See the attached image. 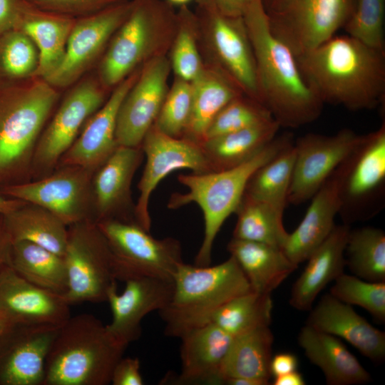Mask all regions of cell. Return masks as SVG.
Segmentation results:
<instances>
[{"instance_id": "9c48e42d", "label": "cell", "mask_w": 385, "mask_h": 385, "mask_svg": "<svg viewBox=\"0 0 385 385\" xmlns=\"http://www.w3.org/2000/svg\"><path fill=\"white\" fill-rule=\"evenodd\" d=\"M63 259L68 275L63 298L70 306L107 301L116 279L110 248L95 222L85 220L68 227Z\"/></svg>"}, {"instance_id": "4dcf8cb0", "label": "cell", "mask_w": 385, "mask_h": 385, "mask_svg": "<svg viewBox=\"0 0 385 385\" xmlns=\"http://www.w3.org/2000/svg\"><path fill=\"white\" fill-rule=\"evenodd\" d=\"M19 22L38 50L35 73L45 79L63 60L75 21L70 16L41 10L27 1Z\"/></svg>"}, {"instance_id": "4fadbf2b", "label": "cell", "mask_w": 385, "mask_h": 385, "mask_svg": "<svg viewBox=\"0 0 385 385\" xmlns=\"http://www.w3.org/2000/svg\"><path fill=\"white\" fill-rule=\"evenodd\" d=\"M140 146L146 163L138 184L139 195L135 204V219L138 225L150 232V197L163 178L181 169L197 174L212 171L199 144L168 135L154 125L146 133Z\"/></svg>"}, {"instance_id": "681fc988", "label": "cell", "mask_w": 385, "mask_h": 385, "mask_svg": "<svg viewBox=\"0 0 385 385\" xmlns=\"http://www.w3.org/2000/svg\"><path fill=\"white\" fill-rule=\"evenodd\" d=\"M298 366L297 356L289 352L278 353L272 357L270 372L274 377L282 376L294 371Z\"/></svg>"}, {"instance_id": "2e32d148", "label": "cell", "mask_w": 385, "mask_h": 385, "mask_svg": "<svg viewBox=\"0 0 385 385\" xmlns=\"http://www.w3.org/2000/svg\"><path fill=\"white\" fill-rule=\"evenodd\" d=\"M168 61L161 55L150 59L123 98L117 117L118 145L138 147L154 125L168 93Z\"/></svg>"}, {"instance_id": "c3c4849f", "label": "cell", "mask_w": 385, "mask_h": 385, "mask_svg": "<svg viewBox=\"0 0 385 385\" xmlns=\"http://www.w3.org/2000/svg\"><path fill=\"white\" fill-rule=\"evenodd\" d=\"M27 0H0V31L19 23Z\"/></svg>"}, {"instance_id": "8fae6325", "label": "cell", "mask_w": 385, "mask_h": 385, "mask_svg": "<svg viewBox=\"0 0 385 385\" xmlns=\"http://www.w3.org/2000/svg\"><path fill=\"white\" fill-rule=\"evenodd\" d=\"M93 173L78 166H60L42 178L4 185L1 194L43 207L68 227L94 222Z\"/></svg>"}, {"instance_id": "7a4b0ae2", "label": "cell", "mask_w": 385, "mask_h": 385, "mask_svg": "<svg viewBox=\"0 0 385 385\" xmlns=\"http://www.w3.org/2000/svg\"><path fill=\"white\" fill-rule=\"evenodd\" d=\"M242 18L255 58L259 101L280 127L299 128L317 120L324 103L304 78L297 57L271 32L262 0H251Z\"/></svg>"}, {"instance_id": "8992f818", "label": "cell", "mask_w": 385, "mask_h": 385, "mask_svg": "<svg viewBox=\"0 0 385 385\" xmlns=\"http://www.w3.org/2000/svg\"><path fill=\"white\" fill-rule=\"evenodd\" d=\"M57 98L45 81L0 103V183L31 179L35 148Z\"/></svg>"}, {"instance_id": "ac0fdd59", "label": "cell", "mask_w": 385, "mask_h": 385, "mask_svg": "<svg viewBox=\"0 0 385 385\" xmlns=\"http://www.w3.org/2000/svg\"><path fill=\"white\" fill-rule=\"evenodd\" d=\"M61 326L6 327L0 335V385H43L46 356Z\"/></svg>"}, {"instance_id": "ee69618b", "label": "cell", "mask_w": 385, "mask_h": 385, "mask_svg": "<svg viewBox=\"0 0 385 385\" xmlns=\"http://www.w3.org/2000/svg\"><path fill=\"white\" fill-rule=\"evenodd\" d=\"M177 17L180 26L173 48L171 64L178 78L192 83L205 70L191 31L195 19L185 5Z\"/></svg>"}, {"instance_id": "ba28073f", "label": "cell", "mask_w": 385, "mask_h": 385, "mask_svg": "<svg viewBox=\"0 0 385 385\" xmlns=\"http://www.w3.org/2000/svg\"><path fill=\"white\" fill-rule=\"evenodd\" d=\"M177 20L168 2L132 0L130 11L116 31L101 63L100 74L107 86L118 85L158 48Z\"/></svg>"}, {"instance_id": "836d02e7", "label": "cell", "mask_w": 385, "mask_h": 385, "mask_svg": "<svg viewBox=\"0 0 385 385\" xmlns=\"http://www.w3.org/2000/svg\"><path fill=\"white\" fill-rule=\"evenodd\" d=\"M7 263L31 284L61 295L68 289V275L63 257L26 240L12 242Z\"/></svg>"}, {"instance_id": "52a82bcc", "label": "cell", "mask_w": 385, "mask_h": 385, "mask_svg": "<svg viewBox=\"0 0 385 385\" xmlns=\"http://www.w3.org/2000/svg\"><path fill=\"white\" fill-rule=\"evenodd\" d=\"M96 225L110 248L116 281L138 277L173 281L184 262L181 244L175 238L158 239L136 223L117 220Z\"/></svg>"}, {"instance_id": "7402d4cb", "label": "cell", "mask_w": 385, "mask_h": 385, "mask_svg": "<svg viewBox=\"0 0 385 385\" xmlns=\"http://www.w3.org/2000/svg\"><path fill=\"white\" fill-rule=\"evenodd\" d=\"M125 283L122 293H118L116 286L108 294L106 302L110 305L112 319L106 327L117 341L128 346L141 337L144 317L168 305L173 282L159 278L138 277Z\"/></svg>"}, {"instance_id": "7dc6e473", "label": "cell", "mask_w": 385, "mask_h": 385, "mask_svg": "<svg viewBox=\"0 0 385 385\" xmlns=\"http://www.w3.org/2000/svg\"><path fill=\"white\" fill-rule=\"evenodd\" d=\"M113 385H143L140 362L137 357L123 356L115 364L111 379Z\"/></svg>"}, {"instance_id": "44dd1931", "label": "cell", "mask_w": 385, "mask_h": 385, "mask_svg": "<svg viewBox=\"0 0 385 385\" xmlns=\"http://www.w3.org/2000/svg\"><path fill=\"white\" fill-rule=\"evenodd\" d=\"M63 297L41 289L17 274L8 264L0 270V319L16 324L62 325L70 317Z\"/></svg>"}, {"instance_id": "3957f363", "label": "cell", "mask_w": 385, "mask_h": 385, "mask_svg": "<svg viewBox=\"0 0 385 385\" xmlns=\"http://www.w3.org/2000/svg\"><path fill=\"white\" fill-rule=\"evenodd\" d=\"M127 347L96 316H71L50 346L43 385H108Z\"/></svg>"}, {"instance_id": "cb8c5ba5", "label": "cell", "mask_w": 385, "mask_h": 385, "mask_svg": "<svg viewBox=\"0 0 385 385\" xmlns=\"http://www.w3.org/2000/svg\"><path fill=\"white\" fill-rule=\"evenodd\" d=\"M346 158L311 198L312 202L297 228L288 233L282 250L297 265L307 260L335 225L334 218L342 207V186Z\"/></svg>"}, {"instance_id": "8d00e7d4", "label": "cell", "mask_w": 385, "mask_h": 385, "mask_svg": "<svg viewBox=\"0 0 385 385\" xmlns=\"http://www.w3.org/2000/svg\"><path fill=\"white\" fill-rule=\"evenodd\" d=\"M294 158L293 142L255 171L246 185L244 193L265 202L284 213Z\"/></svg>"}, {"instance_id": "d6986e66", "label": "cell", "mask_w": 385, "mask_h": 385, "mask_svg": "<svg viewBox=\"0 0 385 385\" xmlns=\"http://www.w3.org/2000/svg\"><path fill=\"white\" fill-rule=\"evenodd\" d=\"M143 158L141 146L118 145L95 171L92 189L96 223L107 220L136 223L131 184Z\"/></svg>"}, {"instance_id": "d4e9b609", "label": "cell", "mask_w": 385, "mask_h": 385, "mask_svg": "<svg viewBox=\"0 0 385 385\" xmlns=\"http://www.w3.org/2000/svg\"><path fill=\"white\" fill-rule=\"evenodd\" d=\"M310 310L307 324L346 340L374 361L384 359L385 333L370 324L351 305L327 294Z\"/></svg>"}, {"instance_id": "db71d44e", "label": "cell", "mask_w": 385, "mask_h": 385, "mask_svg": "<svg viewBox=\"0 0 385 385\" xmlns=\"http://www.w3.org/2000/svg\"><path fill=\"white\" fill-rule=\"evenodd\" d=\"M26 202L21 200L4 197L0 194V215H6L19 207Z\"/></svg>"}, {"instance_id": "6f0895ef", "label": "cell", "mask_w": 385, "mask_h": 385, "mask_svg": "<svg viewBox=\"0 0 385 385\" xmlns=\"http://www.w3.org/2000/svg\"><path fill=\"white\" fill-rule=\"evenodd\" d=\"M6 328V325L4 324V322H2L0 319V335L2 334V332L4 331V329Z\"/></svg>"}, {"instance_id": "f35d334b", "label": "cell", "mask_w": 385, "mask_h": 385, "mask_svg": "<svg viewBox=\"0 0 385 385\" xmlns=\"http://www.w3.org/2000/svg\"><path fill=\"white\" fill-rule=\"evenodd\" d=\"M272 308L271 294L250 291L221 307L211 322L235 337L257 328L269 327Z\"/></svg>"}, {"instance_id": "f546056e", "label": "cell", "mask_w": 385, "mask_h": 385, "mask_svg": "<svg viewBox=\"0 0 385 385\" xmlns=\"http://www.w3.org/2000/svg\"><path fill=\"white\" fill-rule=\"evenodd\" d=\"M274 336L263 327L233 337L221 363L222 384L228 380L245 379L256 385H267L272 376L270 361Z\"/></svg>"}, {"instance_id": "7bdbcfd3", "label": "cell", "mask_w": 385, "mask_h": 385, "mask_svg": "<svg viewBox=\"0 0 385 385\" xmlns=\"http://www.w3.org/2000/svg\"><path fill=\"white\" fill-rule=\"evenodd\" d=\"M192 95V83L177 78L166 94L153 125L168 135L182 138L190 120Z\"/></svg>"}, {"instance_id": "d6a6232c", "label": "cell", "mask_w": 385, "mask_h": 385, "mask_svg": "<svg viewBox=\"0 0 385 385\" xmlns=\"http://www.w3.org/2000/svg\"><path fill=\"white\" fill-rule=\"evenodd\" d=\"M190 120L182 138L200 144L219 112L235 98L244 94L223 71H205L194 82Z\"/></svg>"}, {"instance_id": "ffe728a7", "label": "cell", "mask_w": 385, "mask_h": 385, "mask_svg": "<svg viewBox=\"0 0 385 385\" xmlns=\"http://www.w3.org/2000/svg\"><path fill=\"white\" fill-rule=\"evenodd\" d=\"M197 1L209 20L211 43L222 68L244 94L259 101L255 58L242 16L222 14L210 0Z\"/></svg>"}, {"instance_id": "484cf974", "label": "cell", "mask_w": 385, "mask_h": 385, "mask_svg": "<svg viewBox=\"0 0 385 385\" xmlns=\"http://www.w3.org/2000/svg\"><path fill=\"white\" fill-rule=\"evenodd\" d=\"M350 231L346 224L334 225L327 237L307 258V264L294 283L289 304L294 309L307 311L321 291L344 273L345 247Z\"/></svg>"}, {"instance_id": "9f6ffc18", "label": "cell", "mask_w": 385, "mask_h": 385, "mask_svg": "<svg viewBox=\"0 0 385 385\" xmlns=\"http://www.w3.org/2000/svg\"><path fill=\"white\" fill-rule=\"evenodd\" d=\"M169 4L184 6L191 0H167Z\"/></svg>"}, {"instance_id": "e0dca14e", "label": "cell", "mask_w": 385, "mask_h": 385, "mask_svg": "<svg viewBox=\"0 0 385 385\" xmlns=\"http://www.w3.org/2000/svg\"><path fill=\"white\" fill-rule=\"evenodd\" d=\"M131 6L132 0H128L75 21L63 60L45 81L54 87L77 80L125 21Z\"/></svg>"}, {"instance_id": "1f68e13d", "label": "cell", "mask_w": 385, "mask_h": 385, "mask_svg": "<svg viewBox=\"0 0 385 385\" xmlns=\"http://www.w3.org/2000/svg\"><path fill=\"white\" fill-rule=\"evenodd\" d=\"M280 125L272 119L200 144L212 172L235 168L251 159L277 135Z\"/></svg>"}, {"instance_id": "6da1fadb", "label": "cell", "mask_w": 385, "mask_h": 385, "mask_svg": "<svg viewBox=\"0 0 385 385\" xmlns=\"http://www.w3.org/2000/svg\"><path fill=\"white\" fill-rule=\"evenodd\" d=\"M297 61L323 103L359 111L375 108L384 100L385 50L349 35L334 36Z\"/></svg>"}, {"instance_id": "816d5d0a", "label": "cell", "mask_w": 385, "mask_h": 385, "mask_svg": "<svg viewBox=\"0 0 385 385\" xmlns=\"http://www.w3.org/2000/svg\"><path fill=\"white\" fill-rule=\"evenodd\" d=\"M11 243L4 225L3 215H0V270L8 262Z\"/></svg>"}, {"instance_id": "bcb514c9", "label": "cell", "mask_w": 385, "mask_h": 385, "mask_svg": "<svg viewBox=\"0 0 385 385\" xmlns=\"http://www.w3.org/2000/svg\"><path fill=\"white\" fill-rule=\"evenodd\" d=\"M34 6L51 13L86 16L128 0H27Z\"/></svg>"}, {"instance_id": "83f0119b", "label": "cell", "mask_w": 385, "mask_h": 385, "mask_svg": "<svg viewBox=\"0 0 385 385\" xmlns=\"http://www.w3.org/2000/svg\"><path fill=\"white\" fill-rule=\"evenodd\" d=\"M297 339L307 359L322 370L327 384H360L370 381V374L339 338L306 324Z\"/></svg>"}, {"instance_id": "9a60e30c", "label": "cell", "mask_w": 385, "mask_h": 385, "mask_svg": "<svg viewBox=\"0 0 385 385\" xmlns=\"http://www.w3.org/2000/svg\"><path fill=\"white\" fill-rule=\"evenodd\" d=\"M385 183V124L369 134L346 158L339 214L344 224L369 217L367 209L382 195Z\"/></svg>"}, {"instance_id": "f6af8a7d", "label": "cell", "mask_w": 385, "mask_h": 385, "mask_svg": "<svg viewBox=\"0 0 385 385\" xmlns=\"http://www.w3.org/2000/svg\"><path fill=\"white\" fill-rule=\"evenodd\" d=\"M4 70L14 77H24L35 73L38 56L32 40L23 31L11 34L1 53Z\"/></svg>"}, {"instance_id": "e575fe53", "label": "cell", "mask_w": 385, "mask_h": 385, "mask_svg": "<svg viewBox=\"0 0 385 385\" xmlns=\"http://www.w3.org/2000/svg\"><path fill=\"white\" fill-rule=\"evenodd\" d=\"M3 218L11 242L29 241L63 257L68 226L49 210L25 202Z\"/></svg>"}, {"instance_id": "11a10c76", "label": "cell", "mask_w": 385, "mask_h": 385, "mask_svg": "<svg viewBox=\"0 0 385 385\" xmlns=\"http://www.w3.org/2000/svg\"><path fill=\"white\" fill-rule=\"evenodd\" d=\"M279 0H262L266 11L269 10L275 5Z\"/></svg>"}, {"instance_id": "30bf717a", "label": "cell", "mask_w": 385, "mask_h": 385, "mask_svg": "<svg viewBox=\"0 0 385 385\" xmlns=\"http://www.w3.org/2000/svg\"><path fill=\"white\" fill-rule=\"evenodd\" d=\"M354 4L355 0H279L266 11L272 34L297 57L334 36Z\"/></svg>"}, {"instance_id": "5b68a950", "label": "cell", "mask_w": 385, "mask_h": 385, "mask_svg": "<svg viewBox=\"0 0 385 385\" xmlns=\"http://www.w3.org/2000/svg\"><path fill=\"white\" fill-rule=\"evenodd\" d=\"M173 282L171 299L158 313L165 324V334L179 339L194 329L211 323L216 312L232 299L252 291L232 256L214 266L183 262Z\"/></svg>"}, {"instance_id": "f907efd6", "label": "cell", "mask_w": 385, "mask_h": 385, "mask_svg": "<svg viewBox=\"0 0 385 385\" xmlns=\"http://www.w3.org/2000/svg\"><path fill=\"white\" fill-rule=\"evenodd\" d=\"M222 14L233 17L242 16L251 0H210Z\"/></svg>"}, {"instance_id": "f1b7e54d", "label": "cell", "mask_w": 385, "mask_h": 385, "mask_svg": "<svg viewBox=\"0 0 385 385\" xmlns=\"http://www.w3.org/2000/svg\"><path fill=\"white\" fill-rule=\"evenodd\" d=\"M227 250L257 293L271 294L298 267L277 246L232 237Z\"/></svg>"}, {"instance_id": "f5cc1de1", "label": "cell", "mask_w": 385, "mask_h": 385, "mask_svg": "<svg viewBox=\"0 0 385 385\" xmlns=\"http://www.w3.org/2000/svg\"><path fill=\"white\" fill-rule=\"evenodd\" d=\"M274 385H304L303 376L294 371L282 376L274 377Z\"/></svg>"}, {"instance_id": "277c9868", "label": "cell", "mask_w": 385, "mask_h": 385, "mask_svg": "<svg viewBox=\"0 0 385 385\" xmlns=\"http://www.w3.org/2000/svg\"><path fill=\"white\" fill-rule=\"evenodd\" d=\"M293 142L292 134L284 133L276 135L254 157L235 168L201 174H181L178 177V182L188 190L183 193H173L168 200V207L177 210L195 203L203 215V239L195 258V265H211L216 237L225 221L235 212L251 175Z\"/></svg>"}, {"instance_id": "603a6c76", "label": "cell", "mask_w": 385, "mask_h": 385, "mask_svg": "<svg viewBox=\"0 0 385 385\" xmlns=\"http://www.w3.org/2000/svg\"><path fill=\"white\" fill-rule=\"evenodd\" d=\"M128 76L117 85L108 100L87 120L81 133L60 158L57 167L78 166L93 173L118 146L116 123L120 104L138 77Z\"/></svg>"}, {"instance_id": "5bb4252c", "label": "cell", "mask_w": 385, "mask_h": 385, "mask_svg": "<svg viewBox=\"0 0 385 385\" xmlns=\"http://www.w3.org/2000/svg\"><path fill=\"white\" fill-rule=\"evenodd\" d=\"M103 103V92L94 81L86 80L73 88L39 137L33 156L31 180L42 178L54 170L61 156L77 138L83 124Z\"/></svg>"}, {"instance_id": "4316f807", "label": "cell", "mask_w": 385, "mask_h": 385, "mask_svg": "<svg viewBox=\"0 0 385 385\" xmlns=\"http://www.w3.org/2000/svg\"><path fill=\"white\" fill-rule=\"evenodd\" d=\"M232 338L212 322L183 335L180 384H222L220 368Z\"/></svg>"}, {"instance_id": "b9f144b4", "label": "cell", "mask_w": 385, "mask_h": 385, "mask_svg": "<svg viewBox=\"0 0 385 385\" xmlns=\"http://www.w3.org/2000/svg\"><path fill=\"white\" fill-rule=\"evenodd\" d=\"M385 0H355L344 27L347 35L362 43L384 50Z\"/></svg>"}, {"instance_id": "ab89813d", "label": "cell", "mask_w": 385, "mask_h": 385, "mask_svg": "<svg viewBox=\"0 0 385 385\" xmlns=\"http://www.w3.org/2000/svg\"><path fill=\"white\" fill-rule=\"evenodd\" d=\"M329 294L347 304L362 307L381 322L385 321V282L343 273L334 280Z\"/></svg>"}, {"instance_id": "d590c367", "label": "cell", "mask_w": 385, "mask_h": 385, "mask_svg": "<svg viewBox=\"0 0 385 385\" xmlns=\"http://www.w3.org/2000/svg\"><path fill=\"white\" fill-rule=\"evenodd\" d=\"M235 213L237 222L232 237L282 249L289 233L283 225V213L271 205L245 193Z\"/></svg>"}, {"instance_id": "74e56055", "label": "cell", "mask_w": 385, "mask_h": 385, "mask_svg": "<svg viewBox=\"0 0 385 385\" xmlns=\"http://www.w3.org/2000/svg\"><path fill=\"white\" fill-rule=\"evenodd\" d=\"M346 265L366 281L385 282V233L367 226L349 231L345 247Z\"/></svg>"}, {"instance_id": "60d3db41", "label": "cell", "mask_w": 385, "mask_h": 385, "mask_svg": "<svg viewBox=\"0 0 385 385\" xmlns=\"http://www.w3.org/2000/svg\"><path fill=\"white\" fill-rule=\"evenodd\" d=\"M272 119H274L272 114L261 103L241 95L226 105L215 117L206 131L204 140Z\"/></svg>"}, {"instance_id": "7c38bea8", "label": "cell", "mask_w": 385, "mask_h": 385, "mask_svg": "<svg viewBox=\"0 0 385 385\" xmlns=\"http://www.w3.org/2000/svg\"><path fill=\"white\" fill-rule=\"evenodd\" d=\"M364 136L343 128L332 135L307 133L294 142L295 158L287 203L298 205L310 200Z\"/></svg>"}]
</instances>
